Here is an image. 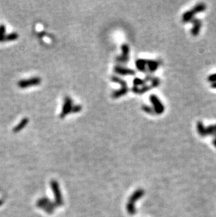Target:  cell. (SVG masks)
<instances>
[{
	"label": "cell",
	"instance_id": "6da1fadb",
	"mask_svg": "<svg viewBox=\"0 0 216 217\" xmlns=\"http://www.w3.org/2000/svg\"><path fill=\"white\" fill-rule=\"evenodd\" d=\"M111 80L112 82L119 84L122 87L120 89H117L112 93V97L113 98H119L127 94L128 92H129V88H128L126 82L125 80L116 76L112 77Z\"/></svg>",
	"mask_w": 216,
	"mask_h": 217
},
{
	"label": "cell",
	"instance_id": "7a4b0ae2",
	"mask_svg": "<svg viewBox=\"0 0 216 217\" xmlns=\"http://www.w3.org/2000/svg\"><path fill=\"white\" fill-rule=\"evenodd\" d=\"M150 100L153 105L154 113L157 115H162L165 111V107L160 99L155 94H152L150 96Z\"/></svg>",
	"mask_w": 216,
	"mask_h": 217
},
{
	"label": "cell",
	"instance_id": "3957f363",
	"mask_svg": "<svg viewBox=\"0 0 216 217\" xmlns=\"http://www.w3.org/2000/svg\"><path fill=\"white\" fill-rule=\"evenodd\" d=\"M42 82L41 78L39 77H34L27 80H21L18 82V86L21 89L33 87L39 85Z\"/></svg>",
	"mask_w": 216,
	"mask_h": 217
},
{
	"label": "cell",
	"instance_id": "277c9868",
	"mask_svg": "<svg viewBox=\"0 0 216 217\" xmlns=\"http://www.w3.org/2000/svg\"><path fill=\"white\" fill-rule=\"evenodd\" d=\"M73 106L74 103L72 98L70 96H65L64 98V102L62 107L61 115H60L61 118H64L65 116L71 113Z\"/></svg>",
	"mask_w": 216,
	"mask_h": 217
},
{
	"label": "cell",
	"instance_id": "5b68a950",
	"mask_svg": "<svg viewBox=\"0 0 216 217\" xmlns=\"http://www.w3.org/2000/svg\"><path fill=\"white\" fill-rule=\"evenodd\" d=\"M122 54L121 55H119L116 58V61L119 63L125 64L127 63L129 60V53L130 48L127 44H123L122 45Z\"/></svg>",
	"mask_w": 216,
	"mask_h": 217
},
{
	"label": "cell",
	"instance_id": "8992f818",
	"mask_svg": "<svg viewBox=\"0 0 216 217\" xmlns=\"http://www.w3.org/2000/svg\"><path fill=\"white\" fill-rule=\"evenodd\" d=\"M191 23L192 24V29H191V34H192V36L197 37L200 33L201 28H202V22L199 18H194Z\"/></svg>",
	"mask_w": 216,
	"mask_h": 217
},
{
	"label": "cell",
	"instance_id": "52a82bcc",
	"mask_svg": "<svg viewBox=\"0 0 216 217\" xmlns=\"http://www.w3.org/2000/svg\"><path fill=\"white\" fill-rule=\"evenodd\" d=\"M114 72L117 74L123 75V76H126V75H134L135 71L134 70L130 69V68L122 67L121 65H116L114 68Z\"/></svg>",
	"mask_w": 216,
	"mask_h": 217
},
{
	"label": "cell",
	"instance_id": "ba28073f",
	"mask_svg": "<svg viewBox=\"0 0 216 217\" xmlns=\"http://www.w3.org/2000/svg\"><path fill=\"white\" fill-rule=\"evenodd\" d=\"M159 66V62L157 60H147V71L154 72Z\"/></svg>",
	"mask_w": 216,
	"mask_h": 217
},
{
	"label": "cell",
	"instance_id": "9c48e42d",
	"mask_svg": "<svg viewBox=\"0 0 216 217\" xmlns=\"http://www.w3.org/2000/svg\"><path fill=\"white\" fill-rule=\"evenodd\" d=\"M195 14L194 12L192 11V9L188 10V11H185L184 14H182V21L184 23H187L192 22L195 18Z\"/></svg>",
	"mask_w": 216,
	"mask_h": 217
},
{
	"label": "cell",
	"instance_id": "30bf717a",
	"mask_svg": "<svg viewBox=\"0 0 216 217\" xmlns=\"http://www.w3.org/2000/svg\"><path fill=\"white\" fill-rule=\"evenodd\" d=\"M29 122V120L27 117H24L21 120V122H20L18 125L13 129V132L14 133H18L22 129L25 128L27 126V124Z\"/></svg>",
	"mask_w": 216,
	"mask_h": 217
},
{
	"label": "cell",
	"instance_id": "8fae6325",
	"mask_svg": "<svg viewBox=\"0 0 216 217\" xmlns=\"http://www.w3.org/2000/svg\"><path fill=\"white\" fill-rule=\"evenodd\" d=\"M152 86L151 85H147L145 84L144 86H142L140 88L138 87H134L132 88V92L135 93V94H144V93L148 92V91H150V89H152Z\"/></svg>",
	"mask_w": 216,
	"mask_h": 217
},
{
	"label": "cell",
	"instance_id": "7c38bea8",
	"mask_svg": "<svg viewBox=\"0 0 216 217\" xmlns=\"http://www.w3.org/2000/svg\"><path fill=\"white\" fill-rule=\"evenodd\" d=\"M135 66L140 72H147V60L138 59L135 61Z\"/></svg>",
	"mask_w": 216,
	"mask_h": 217
},
{
	"label": "cell",
	"instance_id": "4fadbf2b",
	"mask_svg": "<svg viewBox=\"0 0 216 217\" xmlns=\"http://www.w3.org/2000/svg\"><path fill=\"white\" fill-rule=\"evenodd\" d=\"M197 130L199 134L202 137L207 136L206 133V127H205L202 121H198L197 122Z\"/></svg>",
	"mask_w": 216,
	"mask_h": 217
},
{
	"label": "cell",
	"instance_id": "5bb4252c",
	"mask_svg": "<svg viewBox=\"0 0 216 217\" xmlns=\"http://www.w3.org/2000/svg\"><path fill=\"white\" fill-rule=\"evenodd\" d=\"M206 8H207L206 4L205 3H203V2H199V3L196 4L192 9V11L194 12L195 14H197L205 11Z\"/></svg>",
	"mask_w": 216,
	"mask_h": 217
},
{
	"label": "cell",
	"instance_id": "9a60e30c",
	"mask_svg": "<svg viewBox=\"0 0 216 217\" xmlns=\"http://www.w3.org/2000/svg\"><path fill=\"white\" fill-rule=\"evenodd\" d=\"M206 133L207 136H216V124L206 127Z\"/></svg>",
	"mask_w": 216,
	"mask_h": 217
},
{
	"label": "cell",
	"instance_id": "2e32d148",
	"mask_svg": "<svg viewBox=\"0 0 216 217\" xmlns=\"http://www.w3.org/2000/svg\"><path fill=\"white\" fill-rule=\"evenodd\" d=\"M18 37L19 35L17 32H11V33H9L6 35H5V41H14V40H16V39L18 38Z\"/></svg>",
	"mask_w": 216,
	"mask_h": 217
},
{
	"label": "cell",
	"instance_id": "e0dca14e",
	"mask_svg": "<svg viewBox=\"0 0 216 217\" xmlns=\"http://www.w3.org/2000/svg\"><path fill=\"white\" fill-rule=\"evenodd\" d=\"M146 84V81H145V80H142L140 79V78H135L134 80V87H138V86H144Z\"/></svg>",
	"mask_w": 216,
	"mask_h": 217
},
{
	"label": "cell",
	"instance_id": "ac0fdd59",
	"mask_svg": "<svg viewBox=\"0 0 216 217\" xmlns=\"http://www.w3.org/2000/svg\"><path fill=\"white\" fill-rule=\"evenodd\" d=\"M142 109L145 111V113H148V114H150V115H153V114H155L154 113V109H153V108L152 107H150V106H147V105H142Z\"/></svg>",
	"mask_w": 216,
	"mask_h": 217
},
{
	"label": "cell",
	"instance_id": "d6986e66",
	"mask_svg": "<svg viewBox=\"0 0 216 217\" xmlns=\"http://www.w3.org/2000/svg\"><path fill=\"white\" fill-rule=\"evenodd\" d=\"M82 105H74L73 108H72V113H79V112H80V111L82 110Z\"/></svg>",
	"mask_w": 216,
	"mask_h": 217
},
{
	"label": "cell",
	"instance_id": "ffe728a7",
	"mask_svg": "<svg viewBox=\"0 0 216 217\" xmlns=\"http://www.w3.org/2000/svg\"><path fill=\"white\" fill-rule=\"evenodd\" d=\"M208 81L210 83H215L216 82V73H213V74L210 75L208 77Z\"/></svg>",
	"mask_w": 216,
	"mask_h": 217
},
{
	"label": "cell",
	"instance_id": "44dd1931",
	"mask_svg": "<svg viewBox=\"0 0 216 217\" xmlns=\"http://www.w3.org/2000/svg\"><path fill=\"white\" fill-rule=\"evenodd\" d=\"M5 32H6V27H5V26L3 24L0 25V33L4 35Z\"/></svg>",
	"mask_w": 216,
	"mask_h": 217
},
{
	"label": "cell",
	"instance_id": "7402d4cb",
	"mask_svg": "<svg viewBox=\"0 0 216 217\" xmlns=\"http://www.w3.org/2000/svg\"><path fill=\"white\" fill-rule=\"evenodd\" d=\"M5 42V35H2L0 33V42Z\"/></svg>",
	"mask_w": 216,
	"mask_h": 217
},
{
	"label": "cell",
	"instance_id": "603a6c76",
	"mask_svg": "<svg viewBox=\"0 0 216 217\" xmlns=\"http://www.w3.org/2000/svg\"><path fill=\"white\" fill-rule=\"evenodd\" d=\"M213 144L214 145V147L216 148V136H214V138L213 140Z\"/></svg>",
	"mask_w": 216,
	"mask_h": 217
},
{
	"label": "cell",
	"instance_id": "cb8c5ba5",
	"mask_svg": "<svg viewBox=\"0 0 216 217\" xmlns=\"http://www.w3.org/2000/svg\"><path fill=\"white\" fill-rule=\"evenodd\" d=\"M210 87H211V88H213V89H216V82L211 83V84H210Z\"/></svg>",
	"mask_w": 216,
	"mask_h": 217
},
{
	"label": "cell",
	"instance_id": "d4e9b609",
	"mask_svg": "<svg viewBox=\"0 0 216 217\" xmlns=\"http://www.w3.org/2000/svg\"><path fill=\"white\" fill-rule=\"evenodd\" d=\"M2 204H3V202H2V200H0V206H1Z\"/></svg>",
	"mask_w": 216,
	"mask_h": 217
}]
</instances>
